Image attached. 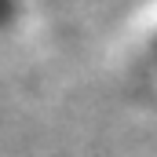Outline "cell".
I'll list each match as a JSON object with an SVG mask.
<instances>
[{"instance_id": "cell-1", "label": "cell", "mask_w": 157, "mask_h": 157, "mask_svg": "<svg viewBox=\"0 0 157 157\" xmlns=\"http://www.w3.org/2000/svg\"><path fill=\"white\" fill-rule=\"evenodd\" d=\"M7 15H11V0H0V22H7Z\"/></svg>"}]
</instances>
